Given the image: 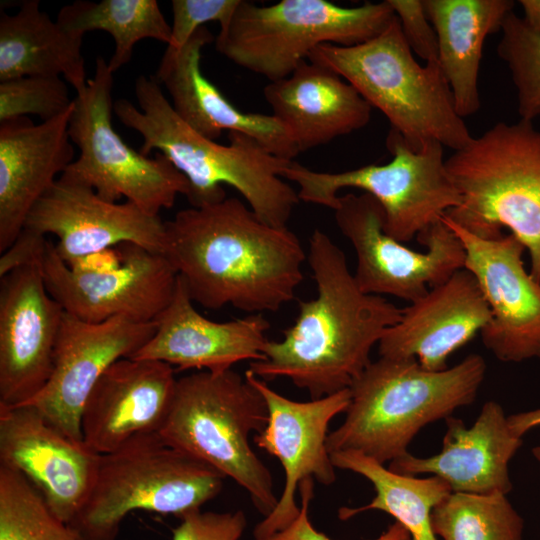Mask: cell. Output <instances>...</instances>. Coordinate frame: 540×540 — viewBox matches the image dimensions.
<instances>
[{
  "instance_id": "obj_1",
  "label": "cell",
  "mask_w": 540,
  "mask_h": 540,
  "mask_svg": "<svg viewBox=\"0 0 540 540\" xmlns=\"http://www.w3.org/2000/svg\"><path fill=\"white\" fill-rule=\"evenodd\" d=\"M168 258L194 303L249 314L295 297L307 254L288 227L262 221L241 199L180 210L165 221Z\"/></svg>"
},
{
  "instance_id": "obj_2",
  "label": "cell",
  "mask_w": 540,
  "mask_h": 540,
  "mask_svg": "<svg viewBox=\"0 0 540 540\" xmlns=\"http://www.w3.org/2000/svg\"><path fill=\"white\" fill-rule=\"evenodd\" d=\"M307 261L316 296L299 301L295 322L281 340L267 341L263 359L250 362L248 370L260 379L288 378L319 399L350 388L402 309L364 293L344 252L318 228L310 236Z\"/></svg>"
},
{
  "instance_id": "obj_3",
  "label": "cell",
  "mask_w": 540,
  "mask_h": 540,
  "mask_svg": "<svg viewBox=\"0 0 540 540\" xmlns=\"http://www.w3.org/2000/svg\"><path fill=\"white\" fill-rule=\"evenodd\" d=\"M135 95L139 108L119 99L113 111L123 125L143 137V155L158 150L185 176L191 207L225 199L223 185H229L262 221L287 227L300 201L297 191L282 177L292 160L274 155L243 133L229 132L227 145L198 134L175 113L152 77L137 78Z\"/></svg>"
},
{
  "instance_id": "obj_4",
  "label": "cell",
  "mask_w": 540,
  "mask_h": 540,
  "mask_svg": "<svg viewBox=\"0 0 540 540\" xmlns=\"http://www.w3.org/2000/svg\"><path fill=\"white\" fill-rule=\"evenodd\" d=\"M486 369L479 354L441 371L415 358L371 361L349 388L342 425L327 436L329 453L356 450L381 464L406 455L423 427L474 402Z\"/></svg>"
},
{
  "instance_id": "obj_5",
  "label": "cell",
  "mask_w": 540,
  "mask_h": 540,
  "mask_svg": "<svg viewBox=\"0 0 540 540\" xmlns=\"http://www.w3.org/2000/svg\"><path fill=\"white\" fill-rule=\"evenodd\" d=\"M308 60L349 82L414 150L437 141L457 151L473 137L438 60L421 65L414 58L396 15L376 37L354 46L320 45Z\"/></svg>"
},
{
  "instance_id": "obj_6",
  "label": "cell",
  "mask_w": 540,
  "mask_h": 540,
  "mask_svg": "<svg viewBox=\"0 0 540 540\" xmlns=\"http://www.w3.org/2000/svg\"><path fill=\"white\" fill-rule=\"evenodd\" d=\"M460 204L445 216L485 239L506 228L540 282V130L533 122H498L445 161Z\"/></svg>"
},
{
  "instance_id": "obj_7",
  "label": "cell",
  "mask_w": 540,
  "mask_h": 540,
  "mask_svg": "<svg viewBox=\"0 0 540 540\" xmlns=\"http://www.w3.org/2000/svg\"><path fill=\"white\" fill-rule=\"evenodd\" d=\"M268 419L260 392L238 372L200 371L177 379L168 416L159 432L170 446L212 466L249 494L264 516L278 502L270 470L249 436Z\"/></svg>"
},
{
  "instance_id": "obj_8",
  "label": "cell",
  "mask_w": 540,
  "mask_h": 540,
  "mask_svg": "<svg viewBox=\"0 0 540 540\" xmlns=\"http://www.w3.org/2000/svg\"><path fill=\"white\" fill-rule=\"evenodd\" d=\"M226 477L170 445L159 432L136 436L100 454L91 491L69 524L82 540H115L136 510L175 515L200 510Z\"/></svg>"
},
{
  "instance_id": "obj_9",
  "label": "cell",
  "mask_w": 540,
  "mask_h": 540,
  "mask_svg": "<svg viewBox=\"0 0 540 540\" xmlns=\"http://www.w3.org/2000/svg\"><path fill=\"white\" fill-rule=\"evenodd\" d=\"M395 13L386 1L343 7L326 0H241L216 37L217 51L236 65L278 81L323 44L354 46L380 34Z\"/></svg>"
},
{
  "instance_id": "obj_10",
  "label": "cell",
  "mask_w": 540,
  "mask_h": 540,
  "mask_svg": "<svg viewBox=\"0 0 540 540\" xmlns=\"http://www.w3.org/2000/svg\"><path fill=\"white\" fill-rule=\"evenodd\" d=\"M386 146L392 158L385 164L320 172L292 160L282 177L297 185L299 200L332 210L340 190H363L381 205L389 236L402 243L418 239L460 204V194L446 169L444 146L430 141L414 150L393 129Z\"/></svg>"
},
{
  "instance_id": "obj_11",
  "label": "cell",
  "mask_w": 540,
  "mask_h": 540,
  "mask_svg": "<svg viewBox=\"0 0 540 540\" xmlns=\"http://www.w3.org/2000/svg\"><path fill=\"white\" fill-rule=\"evenodd\" d=\"M112 86L113 73L100 56L93 78L73 98L68 134L80 154L63 174L93 188L106 201L125 197L157 216L173 207L178 195H187L188 181L162 153L149 158L113 129Z\"/></svg>"
},
{
  "instance_id": "obj_12",
  "label": "cell",
  "mask_w": 540,
  "mask_h": 540,
  "mask_svg": "<svg viewBox=\"0 0 540 540\" xmlns=\"http://www.w3.org/2000/svg\"><path fill=\"white\" fill-rule=\"evenodd\" d=\"M333 211L354 249V278L366 294L412 303L465 266L464 247L443 219L418 238L426 250L416 251L385 232L384 211L367 193L339 196Z\"/></svg>"
},
{
  "instance_id": "obj_13",
  "label": "cell",
  "mask_w": 540,
  "mask_h": 540,
  "mask_svg": "<svg viewBox=\"0 0 540 540\" xmlns=\"http://www.w3.org/2000/svg\"><path fill=\"white\" fill-rule=\"evenodd\" d=\"M125 261L105 274L73 272L46 240L39 263L50 295L64 311L85 322L123 317L155 322L170 304L178 274L163 253L135 244H121Z\"/></svg>"
},
{
  "instance_id": "obj_14",
  "label": "cell",
  "mask_w": 540,
  "mask_h": 540,
  "mask_svg": "<svg viewBox=\"0 0 540 540\" xmlns=\"http://www.w3.org/2000/svg\"><path fill=\"white\" fill-rule=\"evenodd\" d=\"M443 221L460 239L465 266L478 282L491 320L481 331L484 346L502 362L540 359V282L525 268L522 243L512 234L478 237Z\"/></svg>"
},
{
  "instance_id": "obj_15",
  "label": "cell",
  "mask_w": 540,
  "mask_h": 540,
  "mask_svg": "<svg viewBox=\"0 0 540 540\" xmlns=\"http://www.w3.org/2000/svg\"><path fill=\"white\" fill-rule=\"evenodd\" d=\"M246 379L263 396L268 411L264 429L255 436L257 446L276 457L284 470L285 484L274 510L254 529V538L267 536L282 529L296 518L300 507L296 490L307 478L330 485L336 480L326 441L330 421L346 412L350 389L311 399L307 402L291 400L270 388L252 372Z\"/></svg>"
},
{
  "instance_id": "obj_16",
  "label": "cell",
  "mask_w": 540,
  "mask_h": 540,
  "mask_svg": "<svg viewBox=\"0 0 540 540\" xmlns=\"http://www.w3.org/2000/svg\"><path fill=\"white\" fill-rule=\"evenodd\" d=\"M64 314L39 259L0 277V406L27 404L45 387Z\"/></svg>"
},
{
  "instance_id": "obj_17",
  "label": "cell",
  "mask_w": 540,
  "mask_h": 540,
  "mask_svg": "<svg viewBox=\"0 0 540 540\" xmlns=\"http://www.w3.org/2000/svg\"><path fill=\"white\" fill-rule=\"evenodd\" d=\"M99 458L34 406H0V464L23 474L61 521L70 524L82 508Z\"/></svg>"
},
{
  "instance_id": "obj_18",
  "label": "cell",
  "mask_w": 540,
  "mask_h": 540,
  "mask_svg": "<svg viewBox=\"0 0 540 540\" xmlns=\"http://www.w3.org/2000/svg\"><path fill=\"white\" fill-rule=\"evenodd\" d=\"M155 330L156 322L116 317L89 323L65 312L50 378L27 404L69 437L83 440L81 413L92 388L113 363L143 347Z\"/></svg>"
},
{
  "instance_id": "obj_19",
  "label": "cell",
  "mask_w": 540,
  "mask_h": 540,
  "mask_svg": "<svg viewBox=\"0 0 540 540\" xmlns=\"http://www.w3.org/2000/svg\"><path fill=\"white\" fill-rule=\"evenodd\" d=\"M24 229L57 237L54 244L64 262L121 244H135L163 253L165 221L131 202H109L95 190L64 174L34 205Z\"/></svg>"
},
{
  "instance_id": "obj_20",
  "label": "cell",
  "mask_w": 540,
  "mask_h": 540,
  "mask_svg": "<svg viewBox=\"0 0 540 540\" xmlns=\"http://www.w3.org/2000/svg\"><path fill=\"white\" fill-rule=\"evenodd\" d=\"M174 367L158 360L122 358L98 379L81 413L86 445L112 452L132 438L160 432L171 407Z\"/></svg>"
},
{
  "instance_id": "obj_21",
  "label": "cell",
  "mask_w": 540,
  "mask_h": 540,
  "mask_svg": "<svg viewBox=\"0 0 540 540\" xmlns=\"http://www.w3.org/2000/svg\"><path fill=\"white\" fill-rule=\"evenodd\" d=\"M491 316L477 280L460 269L402 309L378 343L379 356L415 358L425 369L444 370L449 357L481 333Z\"/></svg>"
},
{
  "instance_id": "obj_22",
  "label": "cell",
  "mask_w": 540,
  "mask_h": 540,
  "mask_svg": "<svg viewBox=\"0 0 540 540\" xmlns=\"http://www.w3.org/2000/svg\"><path fill=\"white\" fill-rule=\"evenodd\" d=\"M212 40L202 27L183 47L167 46L154 79L166 88L175 113L208 139L216 141L224 131L243 133L274 155L294 160L299 151L276 117L241 111L204 76L201 53Z\"/></svg>"
},
{
  "instance_id": "obj_23",
  "label": "cell",
  "mask_w": 540,
  "mask_h": 540,
  "mask_svg": "<svg viewBox=\"0 0 540 540\" xmlns=\"http://www.w3.org/2000/svg\"><path fill=\"white\" fill-rule=\"evenodd\" d=\"M156 330L132 357L158 360L177 370L222 372L241 361L263 359L270 327L263 314L226 322L204 317L178 277L174 296L158 317Z\"/></svg>"
},
{
  "instance_id": "obj_24",
  "label": "cell",
  "mask_w": 540,
  "mask_h": 540,
  "mask_svg": "<svg viewBox=\"0 0 540 540\" xmlns=\"http://www.w3.org/2000/svg\"><path fill=\"white\" fill-rule=\"evenodd\" d=\"M445 423L439 453L416 457L408 452L388 468L403 475L437 476L452 492L507 495L512 490L508 465L522 446V438L511 431L502 406L493 400L484 403L470 428L454 416Z\"/></svg>"
},
{
  "instance_id": "obj_25",
  "label": "cell",
  "mask_w": 540,
  "mask_h": 540,
  "mask_svg": "<svg viewBox=\"0 0 540 540\" xmlns=\"http://www.w3.org/2000/svg\"><path fill=\"white\" fill-rule=\"evenodd\" d=\"M72 108L34 124L29 117L0 122V252L24 229L28 214L74 161L68 134Z\"/></svg>"
},
{
  "instance_id": "obj_26",
  "label": "cell",
  "mask_w": 540,
  "mask_h": 540,
  "mask_svg": "<svg viewBox=\"0 0 540 540\" xmlns=\"http://www.w3.org/2000/svg\"><path fill=\"white\" fill-rule=\"evenodd\" d=\"M299 153L365 127L372 107L334 71L309 60L263 89Z\"/></svg>"
},
{
  "instance_id": "obj_27",
  "label": "cell",
  "mask_w": 540,
  "mask_h": 540,
  "mask_svg": "<svg viewBox=\"0 0 540 540\" xmlns=\"http://www.w3.org/2000/svg\"><path fill=\"white\" fill-rule=\"evenodd\" d=\"M438 42V63L462 118L481 107L478 79L486 38L501 31L510 0H423Z\"/></svg>"
},
{
  "instance_id": "obj_28",
  "label": "cell",
  "mask_w": 540,
  "mask_h": 540,
  "mask_svg": "<svg viewBox=\"0 0 540 540\" xmlns=\"http://www.w3.org/2000/svg\"><path fill=\"white\" fill-rule=\"evenodd\" d=\"M83 35L64 29L41 11L38 0L24 1L14 15L0 16V82L24 76H63L80 93L87 86Z\"/></svg>"
},
{
  "instance_id": "obj_29",
  "label": "cell",
  "mask_w": 540,
  "mask_h": 540,
  "mask_svg": "<svg viewBox=\"0 0 540 540\" xmlns=\"http://www.w3.org/2000/svg\"><path fill=\"white\" fill-rule=\"evenodd\" d=\"M330 456L335 468L360 474L372 483L375 490L374 498L367 505L341 508L340 519L380 510L393 516L408 531L411 540H437L431 527V513L452 493L444 480L437 476L417 478L396 473L356 450L336 451Z\"/></svg>"
},
{
  "instance_id": "obj_30",
  "label": "cell",
  "mask_w": 540,
  "mask_h": 540,
  "mask_svg": "<svg viewBox=\"0 0 540 540\" xmlns=\"http://www.w3.org/2000/svg\"><path fill=\"white\" fill-rule=\"evenodd\" d=\"M56 21L67 31L83 35L88 31L108 32L115 50L108 62L112 73L127 64L136 43L151 38L169 45L171 25L156 0H77L63 6Z\"/></svg>"
},
{
  "instance_id": "obj_31",
  "label": "cell",
  "mask_w": 540,
  "mask_h": 540,
  "mask_svg": "<svg viewBox=\"0 0 540 540\" xmlns=\"http://www.w3.org/2000/svg\"><path fill=\"white\" fill-rule=\"evenodd\" d=\"M442 540H523L524 521L503 493L452 492L431 513Z\"/></svg>"
},
{
  "instance_id": "obj_32",
  "label": "cell",
  "mask_w": 540,
  "mask_h": 540,
  "mask_svg": "<svg viewBox=\"0 0 540 540\" xmlns=\"http://www.w3.org/2000/svg\"><path fill=\"white\" fill-rule=\"evenodd\" d=\"M0 540H82L17 470L0 464Z\"/></svg>"
},
{
  "instance_id": "obj_33",
  "label": "cell",
  "mask_w": 540,
  "mask_h": 540,
  "mask_svg": "<svg viewBox=\"0 0 540 540\" xmlns=\"http://www.w3.org/2000/svg\"><path fill=\"white\" fill-rule=\"evenodd\" d=\"M497 53L510 71L520 119L533 122L540 116V33L512 11L502 25Z\"/></svg>"
},
{
  "instance_id": "obj_34",
  "label": "cell",
  "mask_w": 540,
  "mask_h": 540,
  "mask_svg": "<svg viewBox=\"0 0 540 540\" xmlns=\"http://www.w3.org/2000/svg\"><path fill=\"white\" fill-rule=\"evenodd\" d=\"M72 106L67 85L58 76H24L0 82V122L28 115L50 121Z\"/></svg>"
},
{
  "instance_id": "obj_35",
  "label": "cell",
  "mask_w": 540,
  "mask_h": 540,
  "mask_svg": "<svg viewBox=\"0 0 540 540\" xmlns=\"http://www.w3.org/2000/svg\"><path fill=\"white\" fill-rule=\"evenodd\" d=\"M241 0H172L171 42L169 47H183L195 32L208 22L225 27Z\"/></svg>"
},
{
  "instance_id": "obj_36",
  "label": "cell",
  "mask_w": 540,
  "mask_h": 540,
  "mask_svg": "<svg viewBox=\"0 0 540 540\" xmlns=\"http://www.w3.org/2000/svg\"><path fill=\"white\" fill-rule=\"evenodd\" d=\"M173 529V540H241L247 527L243 511L202 512L195 510L182 516Z\"/></svg>"
},
{
  "instance_id": "obj_37",
  "label": "cell",
  "mask_w": 540,
  "mask_h": 540,
  "mask_svg": "<svg viewBox=\"0 0 540 540\" xmlns=\"http://www.w3.org/2000/svg\"><path fill=\"white\" fill-rule=\"evenodd\" d=\"M412 52L427 62L438 60V42L423 0H387Z\"/></svg>"
},
{
  "instance_id": "obj_38",
  "label": "cell",
  "mask_w": 540,
  "mask_h": 540,
  "mask_svg": "<svg viewBox=\"0 0 540 540\" xmlns=\"http://www.w3.org/2000/svg\"><path fill=\"white\" fill-rule=\"evenodd\" d=\"M300 511L295 519L280 530L254 540H332L324 533L316 530L309 518V505L314 496V479H304L300 485ZM371 540H411L408 531L394 522L380 536Z\"/></svg>"
},
{
  "instance_id": "obj_39",
  "label": "cell",
  "mask_w": 540,
  "mask_h": 540,
  "mask_svg": "<svg viewBox=\"0 0 540 540\" xmlns=\"http://www.w3.org/2000/svg\"><path fill=\"white\" fill-rule=\"evenodd\" d=\"M46 240L45 236L23 229L12 246L1 255L0 277L18 266L38 260Z\"/></svg>"
},
{
  "instance_id": "obj_40",
  "label": "cell",
  "mask_w": 540,
  "mask_h": 540,
  "mask_svg": "<svg viewBox=\"0 0 540 540\" xmlns=\"http://www.w3.org/2000/svg\"><path fill=\"white\" fill-rule=\"evenodd\" d=\"M125 261L121 245L89 253L68 262L66 265L76 273L105 274L122 267Z\"/></svg>"
},
{
  "instance_id": "obj_41",
  "label": "cell",
  "mask_w": 540,
  "mask_h": 540,
  "mask_svg": "<svg viewBox=\"0 0 540 540\" xmlns=\"http://www.w3.org/2000/svg\"><path fill=\"white\" fill-rule=\"evenodd\" d=\"M511 431L518 437L540 426V408L508 416Z\"/></svg>"
},
{
  "instance_id": "obj_42",
  "label": "cell",
  "mask_w": 540,
  "mask_h": 540,
  "mask_svg": "<svg viewBox=\"0 0 540 540\" xmlns=\"http://www.w3.org/2000/svg\"><path fill=\"white\" fill-rule=\"evenodd\" d=\"M523 19L535 31L540 33V0H520Z\"/></svg>"
},
{
  "instance_id": "obj_43",
  "label": "cell",
  "mask_w": 540,
  "mask_h": 540,
  "mask_svg": "<svg viewBox=\"0 0 540 540\" xmlns=\"http://www.w3.org/2000/svg\"><path fill=\"white\" fill-rule=\"evenodd\" d=\"M532 454H533V457H534V458L536 459V461L538 462V464H539V469H540V445L533 447V449H532Z\"/></svg>"
}]
</instances>
